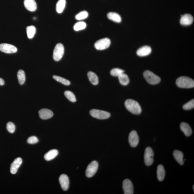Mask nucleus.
<instances>
[{
    "mask_svg": "<svg viewBox=\"0 0 194 194\" xmlns=\"http://www.w3.org/2000/svg\"><path fill=\"white\" fill-rule=\"evenodd\" d=\"M127 109L134 114L139 115L141 114L142 109L139 103L133 100L128 99L125 103Z\"/></svg>",
    "mask_w": 194,
    "mask_h": 194,
    "instance_id": "nucleus-1",
    "label": "nucleus"
},
{
    "mask_svg": "<svg viewBox=\"0 0 194 194\" xmlns=\"http://www.w3.org/2000/svg\"><path fill=\"white\" fill-rule=\"evenodd\" d=\"M86 27V24L85 22L80 21L76 23L74 25V30L76 31L82 30L84 29Z\"/></svg>",
    "mask_w": 194,
    "mask_h": 194,
    "instance_id": "nucleus-28",
    "label": "nucleus"
},
{
    "mask_svg": "<svg viewBox=\"0 0 194 194\" xmlns=\"http://www.w3.org/2000/svg\"><path fill=\"white\" fill-rule=\"evenodd\" d=\"M151 51L152 49L150 47L145 46L137 50V54L140 57H145L150 54Z\"/></svg>",
    "mask_w": 194,
    "mask_h": 194,
    "instance_id": "nucleus-16",
    "label": "nucleus"
},
{
    "mask_svg": "<svg viewBox=\"0 0 194 194\" xmlns=\"http://www.w3.org/2000/svg\"><path fill=\"white\" fill-rule=\"evenodd\" d=\"M176 83L178 87L180 88L189 89L194 87V81L188 77H180L176 80Z\"/></svg>",
    "mask_w": 194,
    "mask_h": 194,
    "instance_id": "nucleus-2",
    "label": "nucleus"
},
{
    "mask_svg": "<svg viewBox=\"0 0 194 194\" xmlns=\"http://www.w3.org/2000/svg\"><path fill=\"white\" fill-rule=\"evenodd\" d=\"M124 71L118 68H115L112 69L110 71V74L111 76L114 77H118L120 74L124 73Z\"/></svg>",
    "mask_w": 194,
    "mask_h": 194,
    "instance_id": "nucleus-32",
    "label": "nucleus"
},
{
    "mask_svg": "<svg viewBox=\"0 0 194 194\" xmlns=\"http://www.w3.org/2000/svg\"><path fill=\"white\" fill-rule=\"evenodd\" d=\"M154 153L150 147H147L144 153V161L146 166H151L153 162Z\"/></svg>",
    "mask_w": 194,
    "mask_h": 194,
    "instance_id": "nucleus-8",
    "label": "nucleus"
},
{
    "mask_svg": "<svg viewBox=\"0 0 194 194\" xmlns=\"http://www.w3.org/2000/svg\"><path fill=\"white\" fill-rule=\"evenodd\" d=\"M40 118L43 120H48L53 116V113L51 110L47 109H43L39 111Z\"/></svg>",
    "mask_w": 194,
    "mask_h": 194,
    "instance_id": "nucleus-15",
    "label": "nucleus"
},
{
    "mask_svg": "<svg viewBox=\"0 0 194 194\" xmlns=\"http://www.w3.org/2000/svg\"><path fill=\"white\" fill-rule=\"evenodd\" d=\"M64 48L62 44L58 43L56 45L53 53V58L55 61H60L64 55Z\"/></svg>",
    "mask_w": 194,
    "mask_h": 194,
    "instance_id": "nucleus-5",
    "label": "nucleus"
},
{
    "mask_svg": "<svg viewBox=\"0 0 194 194\" xmlns=\"http://www.w3.org/2000/svg\"><path fill=\"white\" fill-rule=\"evenodd\" d=\"M107 17L109 20L114 22L120 23L122 21L121 17L120 15L116 13L109 12L107 13Z\"/></svg>",
    "mask_w": 194,
    "mask_h": 194,
    "instance_id": "nucleus-22",
    "label": "nucleus"
},
{
    "mask_svg": "<svg viewBox=\"0 0 194 194\" xmlns=\"http://www.w3.org/2000/svg\"><path fill=\"white\" fill-rule=\"evenodd\" d=\"M98 168V163L96 161H92L88 165L86 171V176L91 178L97 173Z\"/></svg>",
    "mask_w": 194,
    "mask_h": 194,
    "instance_id": "nucleus-6",
    "label": "nucleus"
},
{
    "mask_svg": "<svg viewBox=\"0 0 194 194\" xmlns=\"http://www.w3.org/2000/svg\"><path fill=\"white\" fill-rule=\"evenodd\" d=\"M53 78L57 81L62 84L64 85L68 86L70 85L71 82L69 80H67L64 78L61 77L57 76H54Z\"/></svg>",
    "mask_w": 194,
    "mask_h": 194,
    "instance_id": "nucleus-30",
    "label": "nucleus"
},
{
    "mask_svg": "<svg viewBox=\"0 0 194 194\" xmlns=\"http://www.w3.org/2000/svg\"><path fill=\"white\" fill-rule=\"evenodd\" d=\"M180 128L186 136H189L192 133L191 127L187 123H182L180 125Z\"/></svg>",
    "mask_w": 194,
    "mask_h": 194,
    "instance_id": "nucleus-18",
    "label": "nucleus"
},
{
    "mask_svg": "<svg viewBox=\"0 0 194 194\" xmlns=\"http://www.w3.org/2000/svg\"><path fill=\"white\" fill-rule=\"evenodd\" d=\"M119 81L122 85L126 86L128 85L130 82V79L127 75L124 73L121 74L118 76Z\"/></svg>",
    "mask_w": 194,
    "mask_h": 194,
    "instance_id": "nucleus-24",
    "label": "nucleus"
},
{
    "mask_svg": "<svg viewBox=\"0 0 194 194\" xmlns=\"http://www.w3.org/2000/svg\"><path fill=\"white\" fill-rule=\"evenodd\" d=\"M7 129L9 133H12L15 132L16 127L15 125L13 123L9 122L7 124Z\"/></svg>",
    "mask_w": 194,
    "mask_h": 194,
    "instance_id": "nucleus-34",
    "label": "nucleus"
},
{
    "mask_svg": "<svg viewBox=\"0 0 194 194\" xmlns=\"http://www.w3.org/2000/svg\"><path fill=\"white\" fill-rule=\"evenodd\" d=\"M58 154V151L56 149L51 150L44 155V159L46 160L49 161L53 160Z\"/></svg>",
    "mask_w": 194,
    "mask_h": 194,
    "instance_id": "nucleus-20",
    "label": "nucleus"
},
{
    "mask_svg": "<svg viewBox=\"0 0 194 194\" xmlns=\"http://www.w3.org/2000/svg\"><path fill=\"white\" fill-rule=\"evenodd\" d=\"M157 178L159 181H162L164 180L166 173L164 167L162 165H159L157 166Z\"/></svg>",
    "mask_w": 194,
    "mask_h": 194,
    "instance_id": "nucleus-21",
    "label": "nucleus"
},
{
    "mask_svg": "<svg viewBox=\"0 0 194 194\" xmlns=\"http://www.w3.org/2000/svg\"><path fill=\"white\" fill-rule=\"evenodd\" d=\"M59 182L62 189L64 191H67L68 189L70 184V180L68 176L66 174H61L59 177Z\"/></svg>",
    "mask_w": 194,
    "mask_h": 194,
    "instance_id": "nucleus-12",
    "label": "nucleus"
},
{
    "mask_svg": "<svg viewBox=\"0 0 194 194\" xmlns=\"http://www.w3.org/2000/svg\"><path fill=\"white\" fill-rule=\"evenodd\" d=\"M90 113L91 116L99 120H105L110 117V113L98 109H92L90 111Z\"/></svg>",
    "mask_w": 194,
    "mask_h": 194,
    "instance_id": "nucleus-4",
    "label": "nucleus"
},
{
    "mask_svg": "<svg viewBox=\"0 0 194 194\" xmlns=\"http://www.w3.org/2000/svg\"><path fill=\"white\" fill-rule=\"evenodd\" d=\"M39 141L38 138L35 136H32L28 138L27 140L28 143L31 144H33L38 143Z\"/></svg>",
    "mask_w": 194,
    "mask_h": 194,
    "instance_id": "nucleus-35",
    "label": "nucleus"
},
{
    "mask_svg": "<svg viewBox=\"0 0 194 194\" xmlns=\"http://www.w3.org/2000/svg\"><path fill=\"white\" fill-rule=\"evenodd\" d=\"M66 5V0H59L56 5V11L58 13H62Z\"/></svg>",
    "mask_w": 194,
    "mask_h": 194,
    "instance_id": "nucleus-25",
    "label": "nucleus"
},
{
    "mask_svg": "<svg viewBox=\"0 0 194 194\" xmlns=\"http://www.w3.org/2000/svg\"><path fill=\"white\" fill-rule=\"evenodd\" d=\"M22 160L20 157H18L15 159L12 163L10 166V172L11 174H15L16 173L18 169L22 164Z\"/></svg>",
    "mask_w": 194,
    "mask_h": 194,
    "instance_id": "nucleus-13",
    "label": "nucleus"
},
{
    "mask_svg": "<svg viewBox=\"0 0 194 194\" xmlns=\"http://www.w3.org/2000/svg\"><path fill=\"white\" fill-rule=\"evenodd\" d=\"M111 44L110 39L108 38H105L98 40L95 44V48L97 50H105L109 47Z\"/></svg>",
    "mask_w": 194,
    "mask_h": 194,
    "instance_id": "nucleus-7",
    "label": "nucleus"
},
{
    "mask_svg": "<svg viewBox=\"0 0 194 194\" xmlns=\"http://www.w3.org/2000/svg\"><path fill=\"white\" fill-rule=\"evenodd\" d=\"M5 84V81L2 78H0V86H3Z\"/></svg>",
    "mask_w": 194,
    "mask_h": 194,
    "instance_id": "nucleus-36",
    "label": "nucleus"
},
{
    "mask_svg": "<svg viewBox=\"0 0 194 194\" xmlns=\"http://www.w3.org/2000/svg\"><path fill=\"white\" fill-rule=\"evenodd\" d=\"M24 4L25 7L29 11L34 12L37 9V4L35 0H25Z\"/></svg>",
    "mask_w": 194,
    "mask_h": 194,
    "instance_id": "nucleus-17",
    "label": "nucleus"
},
{
    "mask_svg": "<svg viewBox=\"0 0 194 194\" xmlns=\"http://www.w3.org/2000/svg\"><path fill=\"white\" fill-rule=\"evenodd\" d=\"M143 75L146 81L151 84H158L161 81L160 78L150 71H146Z\"/></svg>",
    "mask_w": 194,
    "mask_h": 194,
    "instance_id": "nucleus-3",
    "label": "nucleus"
},
{
    "mask_svg": "<svg viewBox=\"0 0 194 194\" xmlns=\"http://www.w3.org/2000/svg\"><path fill=\"white\" fill-rule=\"evenodd\" d=\"M64 94L65 97L73 103L75 102L76 101L75 96L71 91H66L64 92Z\"/></svg>",
    "mask_w": 194,
    "mask_h": 194,
    "instance_id": "nucleus-29",
    "label": "nucleus"
},
{
    "mask_svg": "<svg viewBox=\"0 0 194 194\" xmlns=\"http://www.w3.org/2000/svg\"><path fill=\"white\" fill-rule=\"evenodd\" d=\"M89 14L87 11H83L79 13L75 16V18L77 20H82L87 18Z\"/></svg>",
    "mask_w": 194,
    "mask_h": 194,
    "instance_id": "nucleus-31",
    "label": "nucleus"
},
{
    "mask_svg": "<svg viewBox=\"0 0 194 194\" xmlns=\"http://www.w3.org/2000/svg\"><path fill=\"white\" fill-rule=\"evenodd\" d=\"M193 20V17L191 15L186 14L182 16L180 23L182 25L189 26L192 24Z\"/></svg>",
    "mask_w": 194,
    "mask_h": 194,
    "instance_id": "nucleus-14",
    "label": "nucleus"
},
{
    "mask_svg": "<svg viewBox=\"0 0 194 194\" xmlns=\"http://www.w3.org/2000/svg\"><path fill=\"white\" fill-rule=\"evenodd\" d=\"M194 186H193V191H194Z\"/></svg>",
    "mask_w": 194,
    "mask_h": 194,
    "instance_id": "nucleus-37",
    "label": "nucleus"
},
{
    "mask_svg": "<svg viewBox=\"0 0 194 194\" xmlns=\"http://www.w3.org/2000/svg\"><path fill=\"white\" fill-rule=\"evenodd\" d=\"M27 34L29 39H31L35 35L36 32V29L34 26H30L27 27L26 28Z\"/></svg>",
    "mask_w": 194,
    "mask_h": 194,
    "instance_id": "nucleus-26",
    "label": "nucleus"
},
{
    "mask_svg": "<svg viewBox=\"0 0 194 194\" xmlns=\"http://www.w3.org/2000/svg\"><path fill=\"white\" fill-rule=\"evenodd\" d=\"M123 189L125 194H133L134 192L133 186L130 179H125L123 182Z\"/></svg>",
    "mask_w": 194,
    "mask_h": 194,
    "instance_id": "nucleus-11",
    "label": "nucleus"
},
{
    "mask_svg": "<svg viewBox=\"0 0 194 194\" xmlns=\"http://www.w3.org/2000/svg\"><path fill=\"white\" fill-rule=\"evenodd\" d=\"M128 141L132 147H136L139 144V138L137 132L135 130H132L130 132L129 136Z\"/></svg>",
    "mask_w": 194,
    "mask_h": 194,
    "instance_id": "nucleus-9",
    "label": "nucleus"
},
{
    "mask_svg": "<svg viewBox=\"0 0 194 194\" xmlns=\"http://www.w3.org/2000/svg\"><path fill=\"white\" fill-rule=\"evenodd\" d=\"M19 83L21 85H22L25 81V74L24 71L20 70L18 71L17 74Z\"/></svg>",
    "mask_w": 194,
    "mask_h": 194,
    "instance_id": "nucleus-27",
    "label": "nucleus"
},
{
    "mask_svg": "<svg viewBox=\"0 0 194 194\" xmlns=\"http://www.w3.org/2000/svg\"><path fill=\"white\" fill-rule=\"evenodd\" d=\"M173 155L175 160L182 166L184 164L183 154L182 152L175 150L173 153Z\"/></svg>",
    "mask_w": 194,
    "mask_h": 194,
    "instance_id": "nucleus-19",
    "label": "nucleus"
},
{
    "mask_svg": "<svg viewBox=\"0 0 194 194\" xmlns=\"http://www.w3.org/2000/svg\"><path fill=\"white\" fill-rule=\"evenodd\" d=\"M88 78L91 83L93 85H97L99 83V78L95 73L90 71L88 73Z\"/></svg>",
    "mask_w": 194,
    "mask_h": 194,
    "instance_id": "nucleus-23",
    "label": "nucleus"
},
{
    "mask_svg": "<svg viewBox=\"0 0 194 194\" xmlns=\"http://www.w3.org/2000/svg\"><path fill=\"white\" fill-rule=\"evenodd\" d=\"M0 51L7 54L14 53L16 52L17 49L14 45L3 43L0 44Z\"/></svg>",
    "mask_w": 194,
    "mask_h": 194,
    "instance_id": "nucleus-10",
    "label": "nucleus"
},
{
    "mask_svg": "<svg viewBox=\"0 0 194 194\" xmlns=\"http://www.w3.org/2000/svg\"><path fill=\"white\" fill-rule=\"evenodd\" d=\"M194 107V99H192L184 104L183 106V109L186 110H189L193 108Z\"/></svg>",
    "mask_w": 194,
    "mask_h": 194,
    "instance_id": "nucleus-33",
    "label": "nucleus"
}]
</instances>
